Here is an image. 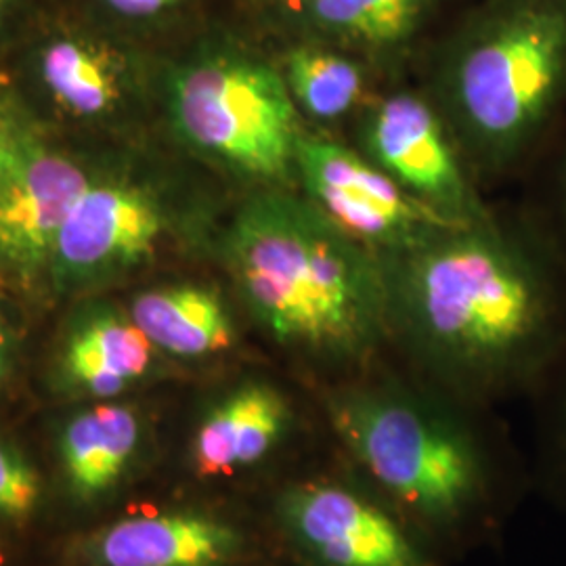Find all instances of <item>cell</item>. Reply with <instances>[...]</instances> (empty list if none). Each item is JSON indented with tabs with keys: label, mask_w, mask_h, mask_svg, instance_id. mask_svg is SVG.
I'll use <instances>...</instances> for the list:
<instances>
[{
	"label": "cell",
	"mask_w": 566,
	"mask_h": 566,
	"mask_svg": "<svg viewBox=\"0 0 566 566\" xmlns=\"http://www.w3.org/2000/svg\"><path fill=\"white\" fill-rule=\"evenodd\" d=\"M388 319L437 371L525 386L566 340V254L539 219L451 224L380 256Z\"/></svg>",
	"instance_id": "1"
},
{
	"label": "cell",
	"mask_w": 566,
	"mask_h": 566,
	"mask_svg": "<svg viewBox=\"0 0 566 566\" xmlns=\"http://www.w3.org/2000/svg\"><path fill=\"white\" fill-rule=\"evenodd\" d=\"M243 303L277 343L301 355L357 361L390 327L385 266L290 187L240 206L223 240Z\"/></svg>",
	"instance_id": "2"
},
{
	"label": "cell",
	"mask_w": 566,
	"mask_h": 566,
	"mask_svg": "<svg viewBox=\"0 0 566 566\" xmlns=\"http://www.w3.org/2000/svg\"><path fill=\"white\" fill-rule=\"evenodd\" d=\"M428 95L476 172L528 166L566 120V0H481L447 41Z\"/></svg>",
	"instance_id": "3"
},
{
	"label": "cell",
	"mask_w": 566,
	"mask_h": 566,
	"mask_svg": "<svg viewBox=\"0 0 566 566\" xmlns=\"http://www.w3.org/2000/svg\"><path fill=\"white\" fill-rule=\"evenodd\" d=\"M172 126L203 160L261 189L296 185L304 120L280 65L242 49H210L185 61L168 88Z\"/></svg>",
	"instance_id": "4"
},
{
	"label": "cell",
	"mask_w": 566,
	"mask_h": 566,
	"mask_svg": "<svg viewBox=\"0 0 566 566\" xmlns=\"http://www.w3.org/2000/svg\"><path fill=\"white\" fill-rule=\"evenodd\" d=\"M329 416L369 474L432 518H455L481 493V464L455 428L388 388L338 392Z\"/></svg>",
	"instance_id": "5"
},
{
	"label": "cell",
	"mask_w": 566,
	"mask_h": 566,
	"mask_svg": "<svg viewBox=\"0 0 566 566\" xmlns=\"http://www.w3.org/2000/svg\"><path fill=\"white\" fill-rule=\"evenodd\" d=\"M91 182L20 99L0 91V275L30 285L51 271L61 224Z\"/></svg>",
	"instance_id": "6"
},
{
	"label": "cell",
	"mask_w": 566,
	"mask_h": 566,
	"mask_svg": "<svg viewBox=\"0 0 566 566\" xmlns=\"http://www.w3.org/2000/svg\"><path fill=\"white\" fill-rule=\"evenodd\" d=\"M357 149L447 221L479 223L493 217L430 95L392 91L365 103L357 122Z\"/></svg>",
	"instance_id": "7"
},
{
	"label": "cell",
	"mask_w": 566,
	"mask_h": 566,
	"mask_svg": "<svg viewBox=\"0 0 566 566\" xmlns=\"http://www.w3.org/2000/svg\"><path fill=\"white\" fill-rule=\"evenodd\" d=\"M296 187L344 233L388 256L451 227L409 196L357 147L303 128L296 145Z\"/></svg>",
	"instance_id": "8"
},
{
	"label": "cell",
	"mask_w": 566,
	"mask_h": 566,
	"mask_svg": "<svg viewBox=\"0 0 566 566\" xmlns=\"http://www.w3.org/2000/svg\"><path fill=\"white\" fill-rule=\"evenodd\" d=\"M163 208L139 187L91 182L61 224L49 275L82 285L145 263L164 235Z\"/></svg>",
	"instance_id": "9"
},
{
	"label": "cell",
	"mask_w": 566,
	"mask_h": 566,
	"mask_svg": "<svg viewBox=\"0 0 566 566\" xmlns=\"http://www.w3.org/2000/svg\"><path fill=\"white\" fill-rule=\"evenodd\" d=\"M292 537L324 566H430L382 510L336 485L292 489L282 500Z\"/></svg>",
	"instance_id": "10"
},
{
	"label": "cell",
	"mask_w": 566,
	"mask_h": 566,
	"mask_svg": "<svg viewBox=\"0 0 566 566\" xmlns=\"http://www.w3.org/2000/svg\"><path fill=\"white\" fill-rule=\"evenodd\" d=\"M240 533L208 514L164 512L130 516L102 528L88 546L97 566H227Z\"/></svg>",
	"instance_id": "11"
},
{
	"label": "cell",
	"mask_w": 566,
	"mask_h": 566,
	"mask_svg": "<svg viewBox=\"0 0 566 566\" xmlns=\"http://www.w3.org/2000/svg\"><path fill=\"white\" fill-rule=\"evenodd\" d=\"M292 420L290 401L269 382H245L214 405L193 439L200 476H223L261 462Z\"/></svg>",
	"instance_id": "12"
},
{
	"label": "cell",
	"mask_w": 566,
	"mask_h": 566,
	"mask_svg": "<svg viewBox=\"0 0 566 566\" xmlns=\"http://www.w3.org/2000/svg\"><path fill=\"white\" fill-rule=\"evenodd\" d=\"M446 0H294L306 39L353 55L390 57L432 20Z\"/></svg>",
	"instance_id": "13"
},
{
	"label": "cell",
	"mask_w": 566,
	"mask_h": 566,
	"mask_svg": "<svg viewBox=\"0 0 566 566\" xmlns=\"http://www.w3.org/2000/svg\"><path fill=\"white\" fill-rule=\"evenodd\" d=\"M130 319L156 348L196 359L233 346L235 327L223 298L206 285H168L143 292L130 306Z\"/></svg>",
	"instance_id": "14"
},
{
	"label": "cell",
	"mask_w": 566,
	"mask_h": 566,
	"mask_svg": "<svg viewBox=\"0 0 566 566\" xmlns=\"http://www.w3.org/2000/svg\"><path fill=\"white\" fill-rule=\"evenodd\" d=\"M142 441L137 413L126 405H97L78 413L61 434V458L70 486L93 497L120 481Z\"/></svg>",
	"instance_id": "15"
},
{
	"label": "cell",
	"mask_w": 566,
	"mask_h": 566,
	"mask_svg": "<svg viewBox=\"0 0 566 566\" xmlns=\"http://www.w3.org/2000/svg\"><path fill=\"white\" fill-rule=\"evenodd\" d=\"M280 70L303 120H343L365 105L367 67L344 49L304 39L283 53Z\"/></svg>",
	"instance_id": "16"
},
{
	"label": "cell",
	"mask_w": 566,
	"mask_h": 566,
	"mask_svg": "<svg viewBox=\"0 0 566 566\" xmlns=\"http://www.w3.org/2000/svg\"><path fill=\"white\" fill-rule=\"evenodd\" d=\"M154 348L133 319L103 315L70 336L63 353V371L84 392L112 397L149 369Z\"/></svg>",
	"instance_id": "17"
},
{
	"label": "cell",
	"mask_w": 566,
	"mask_h": 566,
	"mask_svg": "<svg viewBox=\"0 0 566 566\" xmlns=\"http://www.w3.org/2000/svg\"><path fill=\"white\" fill-rule=\"evenodd\" d=\"M41 72L53 97L78 116H97L118 97L109 63L84 42L49 44L42 53Z\"/></svg>",
	"instance_id": "18"
},
{
	"label": "cell",
	"mask_w": 566,
	"mask_h": 566,
	"mask_svg": "<svg viewBox=\"0 0 566 566\" xmlns=\"http://www.w3.org/2000/svg\"><path fill=\"white\" fill-rule=\"evenodd\" d=\"M41 483L32 465L0 443V516L25 521L39 506Z\"/></svg>",
	"instance_id": "19"
},
{
	"label": "cell",
	"mask_w": 566,
	"mask_h": 566,
	"mask_svg": "<svg viewBox=\"0 0 566 566\" xmlns=\"http://www.w3.org/2000/svg\"><path fill=\"white\" fill-rule=\"evenodd\" d=\"M560 149L556 154L552 193H549V217L542 224L552 233L566 254V120L560 126ZM556 139V137H554Z\"/></svg>",
	"instance_id": "20"
},
{
	"label": "cell",
	"mask_w": 566,
	"mask_h": 566,
	"mask_svg": "<svg viewBox=\"0 0 566 566\" xmlns=\"http://www.w3.org/2000/svg\"><path fill=\"white\" fill-rule=\"evenodd\" d=\"M105 2L126 18H154L172 9L179 0H105Z\"/></svg>",
	"instance_id": "21"
},
{
	"label": "cell",
	"mask_w": 566,
	"mask_h": 566,
	"mask_svg": "<svg viewBox=\"0 0 566 566\" xmlns=\"http://www.w3.org/2000/svg\"><path fill=\"white\" fill-rule=\"evenodd\" d=\"M7 369H9V340H7V334L0 325V380L4 378Z\"/></svg>",
	"instance_id": "22"
},
{
	"label": "cell",
	"mask_w": 566,
	"mask_h": 566,
	"mask_svg": "<svg viewBox=\"0 0 566 566\" xmlns=\"http://www.w3.org/2000/svg\"><path fill=\"white\" fill-rule=\"evenodd\" d=\"M565 426H566V397H565Z\"/></svg>",
	"instance_id": "23"
},
{
	"label": "cell",
	"mask_w": 566,
	"mask_h": 566,
	"mask_svg": "<svg viewBox=\"0 0 566 566\" xmlns=\"http://www.w3.org/2000/svg\"><path fill=\"white\" fill-rule=\"evenodd\" d=\"M0 7H2V0H0Z\"/></svg>",
	"instance_id": "24"
}]
</instances>
